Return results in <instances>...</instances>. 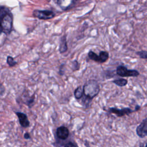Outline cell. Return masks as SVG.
<instances>
[{"mask_svg": "<svg viewBox=\"0 0 147 147\" xmlns=\"http://www.w3.org/2000/svg\"><path fill=\"white\" fill-rule=\"evenodd\" d=\"M13 16L7 7L0 5V34H9L13 29Z\"/></svg>", "mask_w": 147, "mask_h": 147, "instance_id": "cell-1", "label": "cell"}, {"mask_svg": "<svg viewBox=\"0 0 147 147\" xmlns=\"http://www.w3.org/2000/svg\"><path fill=\"white\" fill-rule=\"evenodd\" d=\"M84 97L92 100L100 91V87L98 82L94 79L88 80L83 87Z\"/></svg>", "mask_w": 147, "mask_h": 147, "instance_id": "cell-2", "label": "cell"}, {"mask_svg": "<svg viewBox=\"0 0 147 147\" xmlns=\"http://www.w3.org/2000/svg\"><path fill=\"white\" fill-rule=\"evenodd\" d=\"M140 107H141L139 105L136 106L134 110H132L131 109H130L129 107H123V108H122L120 109L116 108V107H109L106 111H107L110 113L115 114L118 117H123L125 115H129L130 113H132L134 111H137L139 110Z\"/></svg>", "mask_w": 147, "mask_h": 147, "instance_id": "cell-3", "label": "cell"}, {"mask_svg": "<svg viewBox=\"0 0 147 147\" xmlns=\"http://www.w3.org/2000/svg\"><path fill=\"white\" fill-rule=\"evenodd\" d=\"M117 74L121 77H137L140 72L136 69H129L125 66L120 65L116 68Z\"/></svg>", "mask_w": 147, "mask_h": 147, "instance_id": "cell-4", "label": "cell"}, {"mask_svg": "<svg viewBox=\"0 0 147 147\" xmlns=\"http://www.w3.org/2000/svg\"><path fill=\"white\" fill-rule=\"evenodd\" d=\"M33 16L40 20H50L55 17V13L49 10H34L33 11Z\"/></svg>", "mask_w": 147, "mask_h": 147, "instance_id": "cell-5", "label": "cell"}, {"mask_svg": "<svg viewBox=\"0 0 147 147\" xmlns=\"http://www.w3.org/2000/svg\"><path fill=\"white\" fill-rule=\"evenodd\" d=\"M137 135L140 137L147 136V118L142 120L136 129Z\"/></svg>", "mask_w": 147, "mask_h": 147, "instance_id": "cell-6", "label": "cell"}, {"mask_svg": "<svg viewBox=\"0 0 147 147\" xmlns=\"http://www.w3.org/2000/svg\"><path fill=\"white\" fill-rule=\"evenodd\" d=\"M56 134L61 140H65L69 135V130L65 126H60L57 129Z\"/></svg>", "mask_w": 147, "mask_h": 147, "instance_id": "cell-7", "label": "cell"}, {"mask_svg": "<svg viewBox=\"0 0 147 147\" xmlns=\"http://www.w3.org/2000/svg\"><path fill=\"white\" fill-rule=\"evenodd\" d=\"M16 114L18 118L19 122L21 126L24 127H27L29 126V121L28 119L27 115L21 112H16Z\"/></svg>", "mask_w": 147, "mask_h": 147, "instance_id": "cell-8", "label": "cell"}, {"mask_svg": "<svg viewBox=\"0 0 147 147\" xmlns=\"http://www.w3.org/2000/svg\"><path fill=\"white\" fill-rule=\"evenodd\" d=\"M68 49L67 40L65 36H63L60 38V45H59V52L60 53H63L65 52Z\"/></svg>", "mask_w": 147, "mask_h": 147, "instance_id": "cell-9", "label": "cell"}, {"mask_svg": "<svg viewBox=\"0 0 147 147\" xmlns=\"http://www.w3.org/2000/svg\"><path fill=\"white\" fill-rule=\"evenodd\" d=\"M74 96L75 98L79 100L83 96V87L82 86H78L74 91Z\"/></svg>", "mask_w": 147, "mask_h": 147, "instance_id": "cell-10", "label": "cell"}, {"mask_svg": "<svg viewBox=\"0 0 147 147\" xmlns=\"http://www.w3.org/2000/svg\"><path fill=\"white\" fill-rule=\"evenodd\" d=\"M112 82L119 87H124L127 84L128 81L126 79L119 78V79H116L113 80Z\"/></svg>", "mask_w": 147, "mask_h": 147, "instance_id": "cell-11", "label": "cell"}, {"mask_svg": "<svg viewBox=\"0 0 147 147\" xmlns=\"http://www.w3.org/2000/svg\"><path fill=\"white\" fill-rule=\"evenodd\" d=\"M88 58L90 59L91 60H93V61H95V62L100 63L99 56L96 53H95V52H93L92 51H90L88 52Z\"/></svg>", "mask_w": 147, "mask_h": 147, "instance_id": "cell-12", "label": "cell"}, {"mask_svg": "<svg viewBox=\"0 0 147 147\" xmlns=\"http://www.w3.org/2000/svg\"><path fill=\"white\" fill-rule=\"evenodd\" d=\"M99 56L100 57V63H103L106 62L109 58V54L106 51H100L99 52Z\"/></svg>", "mask_w": 147, "mask_h": 147, "instance_id": "cell-13", "label": "cell"}, {"mask_svg": "<svg viewBox=\"0 0 147 147\" xmlns=\"http://www.w3.org/2000/svg\"><path fill=\"white\" fill-rule=\"evenodd\" d=\"M7 63L10 67H13L17 64V62L11 56H7Z\"/></svg>", "mask_w": 147, "mask_h": 147, "instance_id": "cell-14", "label": "cell"}, {"mask_svg": "<svg viewBox=\"0 0 147 147\" xmlns=\"http://www.w3.org/2000/svg\"><path fill=\"white\" fill-rule=\"evenodd\" d=\"M136 54L141 58L143 59H147V51H141L136 52Z\"/></svg>", "mask_w": 147, "mask_h": 147, "instance_id": "cell-15", "label": "cell"}, {"mask_svg": "<svg viewBox=\"0 0 147 147\" xmlns=\"http://www.w3.org/2000/svg\"><path fill=\"white\" fill-rule=\"evenodd\" d=\"M72 69L74 71H76V70H79V68H80V65L78 63V61L76 60H74L72 62Z\"/></svg>", "mask_w": 147, "mask_h": 147, "instance_id": "cell-16", "label": "cell"}, {"mask_svg": "<svg viewBox=\"0 0 147 147\" xmlns=\"http://www.w3.org/2000/svg\"><path fill=\"white\" fill-rule=\"evenodd\" d=\"M59 75H63L64 74V64H62L59 68Z\"/></svg>", "mask_w": 147, "mask_h": 147, "instance_id": "cell-17", "label": "cell"}, {"mask_svg": "<svg viewBox=\"0 0 147 147\" xmlns=\"http://www.w3.org/2000/svg\"><path fill=\"white\" fill-rule=\"evenodd\" d=\"M64 147H76V146L72 142H68L65 145Z\"/></svg>", "mask_w": 147, "mask_h": 147, "instance_id": "cell-18", "label": "cell"}, {"mask_svg": "<svg viewBox=\"0 0 147 147\" xmlns=\"http://www.w3.org/2000/svg\"><path fill=\"white\" fill-rule=\"evenodd\" d=\"M4 91H5L4 87L1 84H0V96L3 94Z\"/></svg>", "mask_w": 147, "mask_h": 147, "instance_id": "cell-19", "label": "cell"}, {"mask_svg": "<svg viewBox=\"0 0 147 147\" xmlns=\"http://www.w3.org/2000/svg\"><path fill=\"white\" fill-rule=\"evenodd\" d=\"M24 137H25V138H26V139L29 138H30V136H29V133H26L24 134Z\"/></svg>", "mask_w": 147, "mask_h": 147, "instance_id": "cell-20", "label": "cell"}, {"mask_svg": "<svg viewBox=\"0 0 147 147\" xmlns=\"http://www.w3.org/2000/svg\"><path fill=\"white\" fill-rule=\"evenodd\" d=\"M145 147H147V144H146V146Z\"/></svg>", "mask_w": 147, "mask_h": 147, "instance_id": "cell-21", "label": "cell"}]
</instances>
